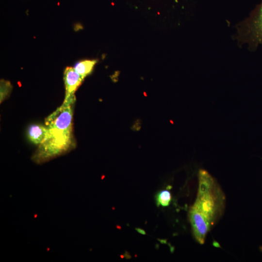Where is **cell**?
Instances as JSON below:
<instances>
[{
  "label": "cell",
  "instance_id": "6da1fadb",
  "mask_svg": "<svg viewBox=\"0 0 262 262\" xmlns=\"http://www.w3.org/2000/svg\"><path fill=\"white\" fill-rule=\"evenodd\" d=\"M196 200L189 211V219L196 241L203 244L207 233L223 213L225 196L213 177L206 170L198 173Z\"/></svg>",
  "mask_w": 262,
  "mask_h": 262
},
{
  "label": "cell",
  "instance_id": "7a4b0ae2",
  "mask_svg": "<svg viewBox=\"0 0 262 262\" xmlns=\"http://www.w3.org/2000/svg\"><path fill=\"white\" fill-rule=\"evenodd\" d=\"M72 104L63 102L46 119L48 132L33 156L37 163H42L66 151L72 143Z\"/></svg>",
  "mask_w": 262,
  "mask_h": 262
},
{
  "label": "cell",
  "instance_id": "3957f363",
  "mask_svg": "<svg viewBox=\"0 0 262 262\" xmlns=\"http://www.w3.org/2000/svg\"><path fill=\"white\" fill-rule=\"evenodd\" d=\"M237 38L251 46H262V2L255 15L238 25Z\"/></svg>",
  "mask_w": 262,
  "mask_h": 262
},
{
  "label": "cell",
  "instance_id": "277c9868",
  "mask_svg": "<svg viewBox=\"0 0 262 262\" xmlns=\"http://www.w3.org/2000/svg\"><path fill=\"white\" fill-rule=\"evenodd\" d=\"M83 78L74 69L67 67L64 71V80L66 96L64 101L73 103L76 99L74 93L80 85Z\"/></svg>",
  "mask_w": 262,
  "mask_h": 262
},
{
  "label": "cell",
  "instance_id": "5b68a950",
  "mask_svg": "<svg viewBox=\"0 0 262 262\" xmlns=\"http://www.w3.org/2000/svg\"><path fill=\"white\" fill-rule=\"evenodd\" d=\"M47 132V127L39 124H33L29 127L28 136L32 142L39 145L45 139Z\"/></svg>",
  "mask_w": 262,
  "mask_h": 262
},
{
  "label": "cell",
  "instance_id": "8992f818",
  "mask_svg": "<svg viewBox=\"0 0 262 262\" xmlns=\"http://www.w3.org/2000/svg\"><path fill=\"white\" fill-rule=\"evenodd\" d=\"M96 63V60L82 61L77 63L74 68L83 78H84L91 72Z\"/></svg>",
  "mask_w": 262,
  "mask_h": 262
},
{
  "label": "cell",
  "instance_id": "52a82bcc",
  "mask_svg": "<svg viewBox=\"0 0 262 262\" xmlns=\"http://www.w3.org/2000/svg\"><path fill=\"white\" fill-rule=\"evenodd\" d=\"M156 201L158 206H167L171 200V195L168 190H164L159 192L156 195Z\"/></svg>",
  "mask_w": 262,
  "mask_h": 262
},
{
  "label": "cell",
  "instance_id": "ba28073f",
  "mask_svg": "<svg viewBox=\"0 0 262 262\" xmlns=\"http://www.w3.org/2000/svg\"><path fill=\"white\" fill-rule=\"evenodd\" d=\"M1 82L0 86L4 88V90L0 89V100L1 101V100L3 99L4 97L6 96L9 92V88H10V84L9 82L7 83V82H5L4 84L3 81Z\"/></svg>",
  "mask_w": 262,
  "mask_h": 262
}]
</instances>
